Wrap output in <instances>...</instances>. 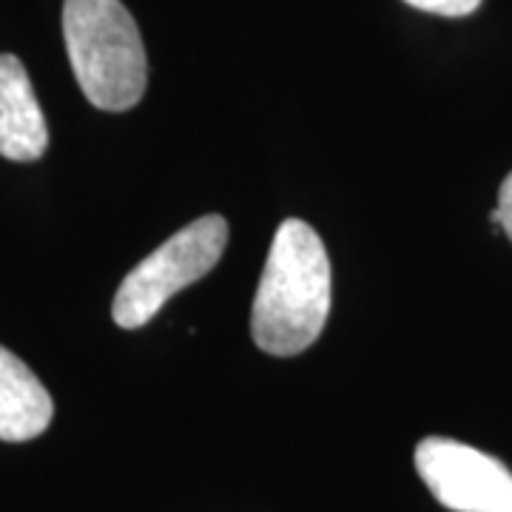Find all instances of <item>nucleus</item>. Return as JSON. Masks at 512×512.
<instances>
[{
	"instance_id": "nucleus-1",
	"label": "nucleus",
	"mask_w": 512,
	"mask_h": 512,
	"mask_svg": "<svg viewBox=\"0 0 512 512\" xmlns=\"http://www.w3.org/2000/svg\"><path fill=\"white\" fill-rule=\"evenodd\" d=\"M330 279L322 237L308 222H282L251 308L256 348L271 356H296L311 348L330 316Z\"/></svg>"
},
{
	"instance_id": "nucleus-5",
	"label": "nucleus",
	"mask_w": 512,
	"mask_h": 512,
	"mask_svg": "<svg viewBox=\"0 0 512 512\" xmlns=\"http://www.w3.org/2000/svg\"><path fill=\"white\" fill-rule=\"evenodd\" d=\"M46 148L49 128L29 72L15 55H0V157L32 163Z\"/></svg>"
},
{
	"instance_id": "nucleus-2",
	"label": "nucleus",
	"mask_w": 512,
	"mask_h": 512,
	"mask_svg": "<svg viewBox=\"0 0 512 512\" xmlns=\"http://www.w3.org/2000/svg\"><path fill=\"white\" fill-rule=\"evenodd\" d=\"M63 40L80 92L100 111L134 109L148 83L140 29L120 0H66Z\"/></svg>"
},
{
	"instance_id": "nucleus-4",
	"label": "nucleus",
	"mask_w": 512,
	"mask_h": 512,
	"mask_svg": "<svg viewBox=\"0 0 512 512\" xmlns=\"http://www.w3.org/2000/svg\"><path fill=\"white\" fill-rule=\"evenodd\" d=\"M416 470L447 510L512 512V473L470 444L441 436L419 441Z\"/></svg>"
},
{
	"instance_id": "nucleus-8",
	"label": "nucleus",
	"mask_w": 512,
	"mask_h": 512,
	"mask_svg": "<svg viewBox=\"0 0 512 512\" xmlns=\"http://www.w3.org/2000/svg\"><path fill=\"white\" fill-rule=\"evenodd\" d=\"M498 217H501V231L512 242V171L498 188Z\"/></svg>"
},
{
	"instance_id": "nucleus-3",
	"label": "nucleus",
	"mask_w": 512,
	"mask_h": 512,
	"mask_svg": "<svg viewBox=\"0 0 512 512\" xmlns=\"http://www.w3.org/2000/svg\"><path fill=\"white\" fill-rule=\"evenodd\" d=\"M228 245V222L220 214L200 217L148 254L128 271L114 296L111 316L120 328L137 330L148 325L163 305L188 285L214 271Z\"/></svg>"
},
{
	"instance_id": "nucleus-7",
	"label": "nucleus",
	"mask_w": 512,
	"mask_h": 512,
	"mask_svg": "<svg viewBox=\"0 0 512 512\" xmlns=\"http://www.w3.org/2000/svg\"><path fill=\"white\" fill-rule=\"evenodd\" d=\"M404 3L419 9V12L439 15V18H467L484 0H404Z\"/></svg>"
},
{
	"instance_id": "nucleus-6",
	"label": "nucleus",
	"mask_w": 512,
	"mask_h": 512,
	"mask_svg": "<svg viewBox=\"0 0 512 512\" xmlns=\"http://www.w3.org/2000/svg\"><path fill=\"white\" fill-rule=\"evenodd\" d=\"M55 416L49 390L20 362L12 350L0 345V441H29L46 433Z\"/></svg>"
}]
</instances>
